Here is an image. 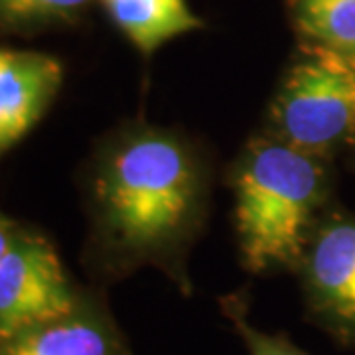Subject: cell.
Returning <instances> with one entry per match:
<instances>
[{
    "label": "cell",
    "mask_w": 355,
    "mask_h": 355,
    "mask_svg": "<svg viewBox=\"0 0 355 355\" xmlns=\"http://www.w3.org/2000/svg\"><path fill=\"white\" fill-rule=\"evenodd\" d=\"M89 182L103 270L123 277L156 266L190 294L186 261L211 188L205 154L182 132L132 123L103 144Z\"/></svg>",
    "instance_id": "cell-1"
},
{
    "label": "cell",
    "mask_w": 355,
    "mask_h": 355,
    "mask_svg": "<svg viewBox=\"0 0 355 355\" xmlns=\"http://www.w3.org/2000/svg\"><path fill=\"white\" fill-rule=\"evenodd\" d=\"M231 188L243 265L251 272L296 268L328 198L324 158L265 132L239 154Z\"/></svg>",
    "instance_id": "cell-2"
},
{
    "label": "cell",
    "mask_w": 355,
    "mask_h": 355,
    "mask_svg": "<svg viewBox=\"0 0 355 355\" xmlns=\"http://www.w3.org/2000/svg\"><path fill=\"white\" fill-rule=\"evenodd\" d=\"M266 132L326 160L355 135V65L312 48L280 83Z\"/></svg>",
    "instance_id": "cell-3"
},
{
    "label": "cell",
    "mask_w": 355,
    "mask_h": 355,
    "mask_svg": "<svg viewBox=\"0 0 355 355\" xmlns=\"http://www.w3.org/2000/svg\"><path fill=\"white\" fill-rule=\"evenodd\" d=\"M81 298L50 243L18 229L0 261V340L69 314Z\"/></svg>",
    "instance_id": "cell-4"
},
{
    "label": "cell",
    "mask_w": 355,
    "mask_h": 355,
    "mask_svg": "<svg viewBox=\"0 0 355 355\" xmlns=\"http://www.w3.org/2000/svg\"><path fill=\"white\" fill-rule=\"evenodd\" d=\"M296 268L308 312L340 342L355 343V217L320 221Z\"/></svg>",
    "instance_id": "cell-5"
},
{
    "label": "cell",
    "mask_w": 355,
    "mask_h": 355,
    "mask_svg": "<svg viewBox=\"0 0 355 355\" xmlns=\"http://www.w3.org/2000/svg\"><path fill=\"white\" fill-rule=\"evenodd\" d=\"M64 83L50 53L0 48V156L36 127Z\"/></svg>",
    "instance_id": "cell-6"
},
{
    "label": "cell",
    "mask_w": 355,
    "mask_h": 355,
    "mask_svg": "<svg viewBox=\"0 0 355 355\" xmlns=\"http://www.w3.org/2000/svg\"><path fill=\"white\" fill-rule=\"evenodd\" d=\"M0 355H130L107 308L85 296L65 316L0 340Z\"/></svg>",
    "instance_id": "cell-7"
},
{
    "label": "cell",
    "mask_w": 355,
    "mask_h": 355,
    "mask_svg": "<svg viewBox=\"0 0 355 355\" xmlns=\"http://www.w3.org/2000/svg\"><path fill=\"white\" fill-rule=\"evenodd\" d=\"M103 10L123 36L150 55L170 40L202 28L188 0H99Z\"/></svg>",
    "instance_id": "cell-8"
},
{
    "label": "cell",
    "mask_w": 355,
    "mask_h": 355,
    "mask_svg": "<svg viewBox=\"0 0 355 355\" xmlns=\"http://www.w3.org/2000/svg\"><path fill=\"white\" fill-rule=\"evenodd\" d=\"M302 38L355 65V0H291Z\"/></svg>",
    "instance_id": "cell-9"
},
{
    "label": "cell",
    "mask_w": 355,
    "mask_h": 355,
    "mask_svg": "<svg viewBox=\"0 0 355 355\" xmlns=\"http://www.w3.org/2000/svg\"><path fill=\"white\" fill-rule=\"evenodd\" d=\"M93 0H0V28L36 30L67 24L85 12Z\"/></svg>",
    "instance_id": "cell-10"
},
{
    "label": "cell",
    "mask_w": 355,
    "mask_h": 355,
    "mask_svg": "<svg viewBox=\"0 0 355 355\" xmlns=\"http://www.w3.org/2000/svg\"><path fill=\"white\" fill-rule=\"evenodd\" d=\"M221 310L243 338L249 355H308L298 349L286 336L266 334L253 326L247 318V306L239 294H231L221 300Z\"/></svg>",
    "instance_id": "cell-11"
},
{
    "label": "cell",
    "mask_w": 355,
    "mask_h": 355,
    "mask_svg": "<svg viewBox=\"0 0 355 355\" xmlns=\"http://www.w3.org/2000/svg\"><path fill=\"white\" fill-rule=\"evenodd\" d=\"M16 231H18V229H16V225H14L12 221L6 216L0 214V261H2V257L6 254V251L10 249L14 237H16Z\"/></svg>",
    "instance_id": "cell-12"
}]
</instances>
